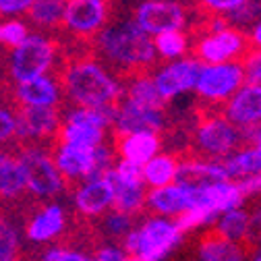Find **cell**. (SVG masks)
<instances>
[{"mask_svg":"<svg viewBox=\"0 0 261 261\" xmlns=\"http://www.w3.org/2000/svg\"><path fill=\"white\" fill-rule=\"evenodd\" d=\"M102 232L110 239H124L130 230H133V222H130V214L120 212L114 207V212H110L104 222H102Z\"/></svg>","mask_w":261,"mask_h":261,"instance_id":"34","label":"cell"},{"mask_svg":"<svg viewBox=\"0 0 261 261\" xmlns=\"http://www.w3.org/2000/svg\"><path fill=\"white\" fill-rule=\"evenodd\" d=\"M60 83L48 73L29 81L15 83V100L21 106H56L62 95Z\"/></svg>","mask_w":261,"mask_h":261,"instance_id":"18","label":"cell"},{"mask_svg":"<svg viewBox=\"0 0 261 261\" xmlns=\"http://www.w3.org/2000/svg\"><path fill=\"white\" fill-rule=\"evenodd\" d=\"M257 149H259V153H261V128H259V133H257V139H255V143H253Z\"/></svg>","mask_w":261,"mask_h":261,"instance_id":"48","label":"cell"},{"mask_svg":"<svg viewBox=\"0 0 261 261\" xmlns=\"http://www.w3.org/2000/svg\"><path fill=\"white\" fill-rule=\"evenodd\" d=\"M110 0H67L62 27L67 34L91 40L110 23Z\"/></svg>","mask_w":261,"mask_h":261,"instance_id":"9","label":"cell"},{"mask_svg":"<svg viewBox=\"0 0 261 261\" xmlns=\"http://www.w3.org/2000/svg\"><path fill=\"white\" fill-rule=\"evenodd\" d=\"M60 261H91L89 257H85L83 253H79V251H67L64 249V253H62V259ZM95 261V259H93Z\"/></svg>","mask_w":261,"mask_h":261,"instance_id":"46","label":"cell"},{"mask_svg":"<svg viewBox=\"0 0 261 261\" xmlns=\"http://www.w3.org/2000/svg\"><path fill=\"white\" fill-rule=\"evenodd\" d=\"M249 261H261V247H257V249L253 251V255H251Z\"/></svg>","mask_w":261,"mask_h":261,"instance_id":"47","label":"cell"},{"mask_svg":"<svg viewBox=\"0 0 261 261\" xmlns=\"http://www.w3.org/2000/svg\"><path fill=\"white\" fill-rule=\"evenodd\" d=\"M97 147L60 143L56 153H54V160H56V166L60 168L62 176L67 180H83L85 182L95 168Z\"/></svg>","mask_w":261,"mask_h":261,"instance_id":"15","label":"cell"},{"mask_svg":"<svg viewBox=\"0 0 261 261\" xmlns=\"http://www.w3.org/2000/svg\"><path fill=\"white\" fill-rule=\"evenodd\" d=\"M247 253L237 241H228L220 234H210L199 245V261H245Z\"/></svg>","mask_w":261,"mask_h":261,"instance_id":"24","label":"cell"},{"mask_svg":"<svg viewBox=\"0 0 261 261\" xmlns=\"http://www.w3.org/2000/svg\"><path fill=\"white\" fill-rule=\"evenodd\" d=\"M62 253H64L62 247H50V249L42 255V261H60V259H62Z\"/></svg>","mask_w":261,"mask_h":261,"instance_id":"45","label":"cell"},{"mask_svg":"<svg viewBox=\"0 0 261 261\" xmlns=\"http://www.w3.org/2000/svg\"><path fill=\"white\" fill-rule=\"evenodd\" d=\"M17 251H19L17 230L11 224L3 222V226H0V261H15Z\"/></svg>","mask_w":261,"mask_h":261,"instance_id":"36","label":"cell"},{"mask_svg":"<svg viewBox=\"0 0 261 261\" xmlns=\"http://www.w3.org/2000/svg\"><path fill=\"white\" fill-rule=\"evenodd\" d=\"M133 19L149 36H160L164 31L185 29L191 21V9L182 0H139Z\"/></svg>","mask_w":261,"mask_h":261,"instance_id":"8","label":"cell"},{"mask_svg":"<svg viewBox=\"0 0 261 261\" xmlns=\"http://www.w3.org/2000/svg\"><path fill=\"white\" fill-rule=\"evenodd\" d=\"M182 230L176 222L164 216L149 218L139 228H133L124 239L122 247L139 261H164L180 243Z\"/></svg>","mask_w":261,"mask_h":261,"instance_id":"4","label":"cell"},{"mask_svg":"<svg viewBox=\"0 0 261 261\" xmlns=\"http://www.w3.org/2000/svg\"><path fill=\"white\" fill-rule=\"evenodd\" d=\"M199 7L203 11H207L210 15H228L230 11L239 9L243 3H247V0H197Z\"/></svg>","mask_w":261,"mask_h":261,"instance_id":"38","label":"cell"},{"mask_svg":"<svg viewBox=\"0 0 261 261\" xmlns=\"http://www.w3.org/2000/svg\"><path fill=\"white\" fill-rule=\"evenodd\" d=\"M249 42H251V46H255V48H261V17L251 25V29H249Z\"/></svg>","mask_w":261,"mask_h":261,"instance_id":"44","label":"cell"},{"mask_svg":"<svg viewBox=\"0 0 261 261\" xmlns=\"http://www.w3.org/2000/svg\"><path fill=\"white\" fill-rule=\"evenodd\" d=\"M178 164L180 162L170 155V153H158L153 155L147 164L143 166L145 172V182L149 187H164L176 180V172H178Z\"/></svg>","mask_w":261,"mask_h":261,"instance_id":"27","label":"cell"},{"mask_svg":"<svg viewBox=\"0 0 261 261\" xmlns=\"http://www.w3.org/2000/svg\"><path fill=\"white\" fill-rule=\"evenodd\" d=\"M182 3H185V0H182Z\"/></svg>","mask_w":261,"mask_h":261,"instance_id":"49","label":"cell"},{"mask_svg":"<svg viewBox=\"0 0 261 261\" xmlns=\"http://www.w3.org/2000/svg\"><path fill=\"white\" fill-rule=\"evenodd\" d=\"M110 182L116 189V197H114V207L126 214H135L147 203V193H145V182H122L106 174Z\"/></svg>","mask_w":261,"mask_h":261,"instance_id":"26","label":"cell"},{"mask_svg":"<svg viewBox=\"0 0 261 261\" xmlns=\"http://www.w3.org/2000/svg\"><path fill=\"white\" fill-rule=\"evenodd\" d=\"M67 0H36L29 15V21L42 29H56L64 21Z\"/></svg>","mask_w":261,"mask_h":261,"instance_id":"29","label":"cell"},{"mask_svg":"<svg viewBox=\"0 0 261 261\" xmlns=\"http://www.w3.org/2000/svg\"><path fill=\"white\" fill-rule=\"evenodd\" d=\"M259 17H261V0H247V3H243L239 9H234L226 15L228 21L241 29L251 27Z\"/></svg>","mask_w":261,"mask_h":261,"instance_id":"35","label":"cell"},{"mask_svg":"<svg viewBox=\"0 0 261 261\" xmlns=\"http://www.w3.org/2000/svg\"><path fill=\"white\" fill-rule=\"evenodd\" d=\"M114 197H116V189L108 176L85 180L75 191V207L83 216H100L108 207H114Z\"/></svg>","mask_w":261,"mask_h":261,"instance_id":"16","label":"cell"},{"mask_svg":"<svg viewBox=\"0 0 261 261\" xmlns=\"http://www.w3.org/2000/svg\"><path fill=\"white\" fill-rule=\"evenodd\" d=\"M62 87L73 104L91 108L112 106L122 95L118 79L95 58H77L67 64Z\"/></svg>","mask_w":261,"mask_h":261,"instance_id":"2","label":"cell"},{"mask_svg":"<svg viewBox=\"0 0 261 261\" xmlns=\"http://www.w3.org/2000/svg\"><path fill=\"white\" fill-rule=\"evenodd\" d=\"M243 199H245V191L241 182L237 185L230 180H220L207 187L191 189V207L176 218V224L182 232L197 226L212 224L224 212L241 207Z\"/></svg>","mask_w":261,"mask_h":261,"instance_id":"3","label":"cell"},{"mask_svg":"<svg viewBox=\"0 0 261 261\" xmlns=\"http://www.w3.org/2000/svg\"><path fill=\"white\" fill-rule=\"evenodd\" d=\"M249 224H251V216L241 210V207H234V210H228L224 212L218 220H216V234L228 239V241H245L247 239V232H249Z\"/></svg>","mask_w":261,"mask_h":261,"instance_id":"30","label":"cell"},{"mask_svg":"<svg viewBox=\"0 0 261 261\" xmlns=\"http://www.w3.org/2000/svg\"><path fill=\"white\" fill-rule=\"evenodd\" d=\"M104 130L100 126L91 124H81V122H69L64 120V124L58 130L60 143H73V145H85V147H97L104 143Z\"/></svg>","mask_w":261,"mask_h":261,"instance_id":"28","label":"cell"},{"mask_svg":"<svg viewBox=\"0 0 261 261\" xmlns=\"http://www.w3.org/2000/svg\"><path fill=\"white\" fill-rule=\"evenodd\" d=\"M56 62V44L44 36L34 34L17 48H11L7 58V71L15 83L29 81L42 75H48Z\"/></svg>","mask_w":261,"mask_h":261,"instance_id":"6","label":"cell"},{"mask_svg":"<svg viewBox=\"0 0 261 261\" xmlns=\"http://www.w3.org/2000/svg\"><path fill=\"white\" fill-rule=\"evenodd\" d=\"M220 180H230L224 162H203V160H185L178 164L176 180L189 189L207 187Z\"/></svg>","mask_w":261,"mask_h":261,"instance_id":"19","label":"cell"},{"mask_svg":"<svg viewBox=\"0 0 261 261\" xmlns=\"http://www.w3.org/2000/svg\"><path fill=\"white\" fill-rule=\"evenodd\" d=\"M29 189L27 187V172L21 158L3 155L0 158V193L3 197H19V195Z\"/></svg>","mask_w":261,"mask_h":261,"instance_id":"25","label":"cell"},{"mask_svg":"<svg viewBox=\"0 0 261 261\" xmlns=\"http://www.w3.org/2000/svg\"><path fill=\"white\" fill-rule=\"evenodd\" d=\"M203 62L197 56H182L176 60H170L164 67H160L153 75L162 95L166 100H174V97L187 93V91H195L197 85L199 73H201Z\"/></svg>","mask_w":261,"mask_h":261,"instance_id":"11","label":"cell"},{"mask_svg":"<svg viewBox=\"0 0 261 261\" xmlns=\"http://www.w3.org/2000/svg\"><path fill=\"white\" fill-rule=\"evenodd\" d=\"M95 261H139L124 247H102L95 253Z\"/></svg>","mask_w":261,"mask_h":261,"instance_id":"40","label":"cell"},{"mask_svg":"<svg viewBox=\"0 0 261 261\" xmlns=\"http://www.w3.org/2000/svg\"><path fill=\"white\" fill-rule=\"evenodd\" d=\"M60 130V116L56 106H21L17 114V133L19 139H46Z\"/></svg>","mask_w":261,"mask_h":261,"instance_id":"14","label":"cell"},{"mask_svg":"<svg viewBox=\"0 0 261 261\" xmlns=\"http://www.w3.org/2000/svg\"><path fill=\"white\" fill-rule=\"evenodd\" d=\"M245 243L253 249L261 247V207H257L255 214L251 216V224H249V232H247Z\"/></svg>","mask_w":261,"mask_h":261,"instance_id":"42","label":"cell"},{"mask_svg":"<svg viewBox=\"0 0 261 261\" xmlns=\"http://www.w3.org/2000/svg\"><path fill=\"white\" fill-rule=\"evenodd\" d=\"M124 100H130L141 106H149V108H164L166 106V97L162 95L153 75H147L145 71L135 73L133 79L128 81L126 91H124Z\"/></svg>","mask_w":261,"mask_h":261,"instance_id":"23","label":"cell"},{"mask_svg":"<svg viewBox=\"0 0 261 261\" xmlns=\"http://www.w3.org/2000/svg\"><path fill=\"white\" fill-rule=\"evenodd\" d=\"M162 141L155 130H137V133H126L118 137V151L120 158L137 162V164H147V162L160 153Z\"/></svg>","mask_w":261,"mask_h":261,"instance_id":"21","label":"cell"},{"mask_svg":"<svg viewBox=\"0 0 261 261\" xmlns=\"http://www.w3.org/2000/svg\"><path fill=\"white\" fill-rule=\"evenodd\" d=\"M224 116L237 126H249L261 122V83H245L226 104Z\"/></svg>","mask_w":261,"mask_h":261,"instance_id":"17","label":"cell"},{"mask_svg":"<svg viewBox=\"0 0 261 261\" xmlns=\"http://www.w3.org/2000/svg\"><path fill=\"white\" fill-rule=\"evenodd\" d=\"M241 128L228 118V116H212L199 122L197 133H195V141L197 147L212 155V158H224L230 153L239 141H241Z\"/></svg>","mask_w":261,"mask_h":261,"instance_id":"12","label":"cell"},{"mask_svg":"<svg viewBox=\"0 0 261 261\" xmlns=\"http://www.w3.org/2000/svg\"><path fill=\"white\" fill-rule=\"evenodd\" d=\"M93 44L95 52L106 60L108 67L133 75L151 67L158 56L153 36L147 34L133 15L108 23L93 38Z\"/></svg>","mask_w":261,"mask_h":261,"instance_id":"1","label":"cell"},{"mask_svg":"<svg viewBox=\"0 0 261 261\" xmlns=\"http://www.w3.org/2000/svg\"><path fill=\"white\" fill-rule=\"evenodd\" d=\"M29 36H31L29 25L19 17H5V21L0 23V42L7 48L21 46Z\"/></svg>","mask_w":261,"mask_h":261,"instance_id":"33","label":"cell"},{"mask_svg":"<svg viewBox=\"0 0 261 261\" xmlns=\"http://www.w3.org/2000/svg\"><path fill=\"white\" fill-rule=\"evenodd\" d=\"M17 133V114H13L9 108L0 110V139L9 141Z\"/></svg>","mask_w":261,"mask_h":261,"instance_id":"41","label":"cell"},{"mask_svg":"<svg viewBox=\"0 0 261 261\" xmlns=\"http://www.w3.org/2000/svg\"><path fill=\"white\" fill-rule=\"evenodd\" d=\"M249 44V36L243 34L241 27L232 25L224 15H214L195 42V56L205 64L232 62L247 54Z\"/></svg>","mask_w":261,"mask_h":261,"instance_id":"5","label":"cell"},{"mask_svg":"<svg viewBox=\"0 0 261 261\" xmlns=\"http://www.w3.org/2000/svg\"><path fill=\"white\" fill-rule=\"evenodd\" d=\"M64 230V210L60 205H48L27 224V239L31 243H48Z\"/></svg>","mask_w":261,"mask_h":261,"instance_id":"22","label":"cell"},{"mask_svg":"<svg viewBox=\"0 0 261 261\" xmlns=\"http://www.w3.org/2000/svg\"><path fill=\"white\" fill-rule=\"evenodd\" d=\"M245 195H253V193H259L261 191V174H255V176H249L241 182Z\"/></svg>","mask_w":261,"mask_h":261,"instance_id":"43","label":"cell"},{"mask_svg":"<svg viewBox=\"0 0 261 261\" xmlns=\"http://www.w3.org/2000/svg\"><path fill=\"white\" fill-rule=\"evenodd\" d=\"M21 162L27 172V187L38 197H54L62 189V172L56 166V160L46 151L29 147L21 155Z\"/></svg>","mask_w":261,"mask_h":261,"instance_id":"10","label":"cell"},{"mask_svg":"<svg viewBox=\"0 0 261 261\" xmlns=\"http://www.w3.org/2000/svg\"><path fill=\"white\" fill-rule=\"evenodd\" d=\"M166 124L164 108H149L130 100H122L114 118V126L118 135L137 133V130H155L160 133Z\"/></svg>","mask_w":261,"mask_h":261,"instance_id":"13","label":"cell"},{"mask_svg":"<svg viewBox=\"0 0 261 261\" xmlns=\"http://www.w3.org/2000/svg\"><path fill=\"white\" fill-rule=\"evenodd\" d=\"M245 83L247 79H245V69L241 60L216 62V64L203 62L197 85H195V93L205 102L220 104L230 100Z\"/></svg>","mask_w":261,"mask_h":261,"instance_id":"7","label":"cell"},{"mask_svg":"<svg viewBox=\"0 0 261 261\" xmlns=\"http://www.w3.org/2000/svg\"><path fill=\"white\" fill-rule=\"evenodd\" d=\"M241 62L245 69L247 83H261V48L251 46L247 54L241 58Z\"/></svg>","mask_w":261,"mask_h":261,"instance_id":"37","label":"cell"},{"mask_svg":"<svg viewBox=\"0 0 261 261\" xmlns=\"http://www.w3.org/2000/svg\"><path fill=\"white\" fill-rule=\"evenodd\" d=\"M222 162L228 174H230V178H249V176L261 174V153L257 147L241 149Z\"/></svg>","mask_w":261,"mask_h":261,"instance_id":"31","label":"cell"},{"mask_svg":"<svg viewBox=\"0 0 261 261\" xmlns=\"http://www.w3.org/2000/svg\"><path fill=\"white\" fill-rule=\"evenodd\" d=\"M36 0H0V13L3 17H21L27 15Z\"/></svg>","mask_w":261,"mask_h":261,"instance_id":"39","label":"cell"},{"mask_svg":"<svg viewBox=\"0 0 261 261\" xmlns=\"http://www.w3.org/2000/svg\"><path fill=\"white\" fill-rule=\"evenodd\" d=\"M153 44H155L158 56L164 60L182 58L191 48L189 36L185 29H172V31H164V34H160V36H153Z\"/></svg>","mask_w":261,"mask_h":261,"instance_id":"32","label":"cell"},{"mask_svg":"<svg viewBox=\"0 0 261 261\" xmlns=\"http://www.w3.org/2000/svg\"><path fill=\"white\" fill-rule=\"evenodd\" d=\"M147 205L160 216H180L191 207V189L180 182L164 187H151L147 193Z\"/></svg>","mask_w":261,"mask_h":261,"instance_id":"20","label":"cell"}]
</instances>
